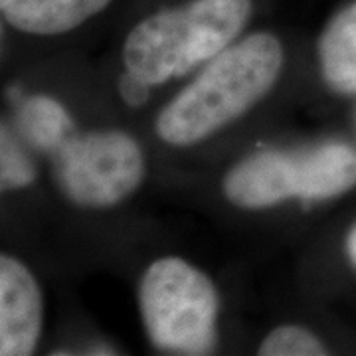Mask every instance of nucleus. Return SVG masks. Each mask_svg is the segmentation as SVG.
Instances as JSON below:
<instances>
[{
	"label": "nucleus",
	"instance_id": "obj_10",
	"mask_svg": "<svg viewBox=\"0 0 356 356\" xmlns=\"http://www.w3.org/2000/svg\"><path fill=\"white\" fill-rule=\"evenodd\" d=\"M261 356H323L327 348L313 332L301 327H277L259 344Z\"/></svg>",
	"mask_w": 356,
	"mask_h": 356
},
{
	"label": "nucleus",
	"instance_id": "obj_7",
	"mask_svg": "<svg viewBox=\"0 0 356 356\" xmlns=\"http://www.w3.org/2000/svg\"><path fill=\"white\" fill-rule=\"evenodd\" d=\"M111 0H0V10L14 28L51 36L64 34L102 13Z\"/></svg>",
	"mask_w": 356,
	"mask_h": 356
},
{
	"label": "nucleus",
	"instance_id": "obj_6",
	"mask_svg": "<svg viewBox=\"0 0 356 356\" xmlns=\"http://www.w3.org/2000/svg\"><path fill=\"white\" fill-rule=\"evenodd\" d=\"M42 331V293L30 269L10 255L0 257V355L34 353Z\"/></svg>",
	"mask_w": 356,
	"mask_h": 356
},
{
	"label": "nucleus",
	"instance_id": "obj_5",
	"mask_svg": "<svg viewBox=\"0 0 356 356\" xmlns=\"http://www.w3.org/2000/svg\"><path fill=\"white\" fill-rule=\"evenodd\" d=\"M54 170L65 196L86 208H109L139 188L145 156L139 143L121 131L70 137L56 151Z\"/></svg>",
	"mask_w": 356,
	"mask_h": 356
},
{
	"label": "nucleus",
	"instance_id": "obj_3",
	"mask_svg": "<svg viewBox=\"0 0 356 356\" xmlns=\"http://www.w3.org/2000/svg\"><path fill=\"white\" fill-rule=\"evenodd\" d=\"M356 184V153L343 143L303 151H266L243 159L224 178L229 202L259 210L299 196L325 200Z\"/></svg>",
	"mask_w": 356,
	"mask_h": 356
},
{
	"label": "nucleus",
	"instance_id": "obj_4",
	"mask_svg": "<svg viewBox=\"0 0 356 356\" xmlns=\"http://www.w3.org/2000/svg\"><path fill=\"white\" fill-rule=\"evenodd\" d=\"M139 307L151 343L170 355H210L216 346L218 291L200 269L180 257L147 267Z\"/></svg>",
	"mask_w": 356,
	"mask_h": 356
},
{
	"label": "nucleus",
	"instance_id": "obj_8",
	"mask_svg": "<svg viewBox=\"0 0 356 356\" xmlns=\"http://www.w3.org/2000/svg\"><path fill=\"white\" fill-rule=\"evenodd\" d=\"M321 72L337 93H356V2L332 18L318 42Z\"/></svg>",
	"mask_w": 356,
	"mask_h": 356
},
{
	"label": "nucleus",
	"instance_id": "obj_12",
	"mask_svg": "<svg viewBox=\"0 0 356 356\" xmlns=\"http://www.w3.org/2000/svg\"><path fill=\"white\" fill-rule=\"evenodd\" d=\"M119 93L123 97V102L131 105V107H139L143 103L149 99V89L151 86L145 83L140 77H137L135 74H131L125 70V74L119 77Z\"/></svg>",
	"mask_w": 356,
	"mask_h": 356
},
{
	"label": "nucleus",
	"instance_id": "obj_11",
	"mask_svg": "<svg viewBox=\"0 0 356 356\" xmlns=\"http://www.w3.org/2000/svg\"><path fill=\"white\" fill-rule=\"evenodd\" d=\"M0 156V177L4 188H22L34 180V166L6 129H2Z\"/></svg>",
	"mask_w": 356,
	"mask_h": 356
},
{
	"label": "nucleus",
	"instance_id": "obj_1",
	"mask_svg": "<svg viewBox=\"0 0 356 356\" xmlns=\"http://www.w3.org/2000/svg\"><path fill=\"white\" fill-rule=\"evenodd\" d=\"M281 64L280 40L267 32L228 46L161 111L159 137L172 147H188L214 135L275 86Z\"/></svg>",
	"mask_w": 356,
	"mask_h": 356
},
{
	"label": "nucleus",
	"instance_id": "obj_13",
	"mask_svg": "<svg viewBox=\"0 0 356 356\" xmlns=\"http://www.w3.org/2000/svg\"><path fill=\"white\" fill-rule=\"evenodd\" d=\"M346 250H348V255H350L353 264L356 266V226L353 228V232L348 234V240H346Z\"/></svg>",
	"mask_w": 356,
	"mask_h": 356
},
{
	"label": "nucleus",
	"instance_id": "obj_2",
	"mask_svg": "<svg viewBox=\"0 0 356 356\" xmlns=\"http://www.w3.org/2000/svg\"><path fill=\"white\" fill-rule=\"evenodd\" d=\"M250 14V0H192L153 14L125 40V70L151 88L186 76L226 50Z\"/></svg>",
	"mask_w": 356,
	"mask_h": 356
},
{
	"label": "nucleus",
	"instance_id": "obj_9",
	"mask_svg": "<svg viewBox=\"0 0 356 356\" xmlns=\"http://www.w3.org/2000/svg\"><path fill=\"white\" fill-rule=\"evenodd\" d=\"M16 123L26 143L40 151H58L72 137V119L65 109L46 95L24 99L18 107Z\"/></svg>",
	"mask_w": 356,
	"mask_h": 356
}]
</instances>
